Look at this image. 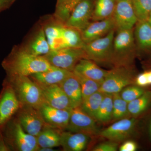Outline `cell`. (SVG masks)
I'll return each instance as SVG.
<instances>
[{
  "label": "cell",
  "instance_id": "cell-39",
  "mask_svg": "<svg viewBox=\"0 0 151 151\" xmlns=\"http://www.w3.org/2000/svg\"><path fill=\"white\" fill-rule=\"evenodd\" d=\"M70 1L71 0H57L55 10L61 8Z\"/></svg>",
  "mask_w": 151,
  "mask_h": 151
},
{
  "label": "cell",
  "instance_id": "cell-25",
  "mask_svg": "<svg viewBox=\"0 0 151 151\" xmlns=\"http://www.w3.org/2000/svg\"><path fill=\"white\" fill-rule=\"evenodd\" d=\"M60 134L51 127H45L36 137L39 147L53 148L60 146Z\"/></svg>",
  "mask_w": 151,
  "mask_h": 151
},
{
  "label": "cell",
  "instance_id": "cell-17",
  "mask_svg": "<svg viewBox=\"0 0 151 151\" xmlns=\"http://www.w3.org/2000/svg\"><path fill=\"white\" fill-rule=\"evenodd\" d=\"M73 71L102 84L108 70L100 68L91 60L83 58L76 64Z\"/></svg>",
  "mask_w": 151,
  "mask_h": 151
},
{
  "label": "cell",
  "instance_id": "cell-18",
  "mask_svg": "<svg viewBox=\"0 0 151 151\" xmlns=\"http://www.w3.org/2000/svg\"><path fill=\"white\" fill-rule=\"evenodd\" d=\"M58 85L67 96L72 109L80 107L83 100L81 87L73 71Z\"/></svg>",
  "mask_w": 151,
  "mask_h": 151
},
{
  "label": "cell",
  "instance_id": "cell-42",
  "mask_svg": "<svg viewBox=\"0 0 151 151\" xmlns=\"http://www.w3.org/2000/svg\"><path fill=\"white\" fill-rule=\"evenodd\" d=\"M149 134L150 139L151 141V120L150 122V126H149Z\"/></svg>",
  "mask_w": 151,
  "mask_h": 151
},
{
  "label": "cell",
  "instance_id": "cell-7",
  "mask_svg": "<svg viewBox=\"0 0 151 151\" xmlns=\"http://www.w3.org/2000/svg\"><path fill=\"white\" fill-rule=\"evenodd\" d=\"M66 129L68 132L81 133L89 137L99 135L100 132L96 120L84 113L79 107L71 110L70 120Z\"/></svg>",
  "mask_w": 151,
  "mask_h": 151
},
{
  "label": "cell",
  "instance_id": "cell-2",
  "mask_svg": "<svg viewBox=\"0 0 151 151\" xmlns=\"http://www.w3.org/2000/svg\"><path fill=\"white\" fill-rule=\"evenodd\" d=\"M117 31L113 40L111 63L115 66H131L136 54L134 30Z\"/></svg>",
  "mask_w": 151,
  "mask_h": 151
},
{
  "label": "cell",
  "instance_id": "cell-32",
  "mask_svg": "<svg viewBox=\"0 0 151 151\" xmlns=\"http://www.w3.org/2000/svg\"><path fill=\"white\" fill-rule=\"evenodd\" d=\"M138 22L147 21L151 11V0H132Z\"/></svg>",
  "mask_w": 151,
  "mask_h": 151
},
{
  "label": "cell",
  "instance_id": "cell-9",
  "mask_svg": "<svg viewBox=\"0 0 151 151\" xmlns=\"http://www.w3.org/2000/svg\"><path fill=\"white\" fill-rule=\"evenodd\" d=\"M94 6V0H81L73 9L64 25L81 32L92 21Z\"/></svg>",
  "mask_w": 151,
  "mask_h": 151
},
{
  "label": "cell",
  "instance_id": "cell-30",
  "mask_svg": "<svg viewBox=\"0 0 151 151\" xmlns=\"http://www.w3.org/2000/svg\"><path fill=\"white\" fill-rule=\"evenodd\" d=\"M128 104L121 97L120 93L113 94V121H118L121 119L130 117L128 108Z\"/></svg>",
  "mask_w": 151,
  "mask_h": 151
},
{
  "label": "cell",
  "instance_id": "cell-34",
  "mask_svg": "<svg viewBox=\"0 0 151 151\" xmlns=\"http://www.w3.org/2000/svg\"><path fill=\"white\" fill-rule=\"evenodd\" d=\"M145 92L142 87L137 85H130L122 89L120 94L121 97L128 103L139 97Z\"/></svg>",
  "mask_w": 151,
  "mask_h": 151
},
{
  "label": "cell",
  "instance_id": "cell-21",
  "mask_svg": "<svg viewBox=\"0 0 151 151\" xmlns=\"http://www.w3.org/2000/svg\"><path fill=\"white\" fill-rule=\"evenodd\" d=\"M24 50L30 54L36 56H43L51 50L45 35L43 27L39 30L25 47H22Z\"/></svg>",
  "mask_w": 151,
  "mask_h": 151
},
{
  "label": "cell",
  "instance_id": "cell-24",
  "mask_svg": "<svg viewBox=\"0 0 151 151\" xmlns=\"http://www.w3.org/2000/svg\"><path fill=\"white\" fill-rule=\"evenodd\" d=\"M116 0H96L91 21L102 20L113 17Z\"/></svg>",
  "mask_w": 151,
  "mask_h": 151
},
{
  "label": "cell",
  "instance_id": "cell-10",
  "mask_svg": "<svg viewBox=\"0 0 151 151\" xmlns=\"http://www.w3.org/2000/svg\"><path fill=\"white\" fill-rule=\"evenodd\" d=\"M113 18L116 31L134 28L138 20L132 0H116Z\"/></svg>",
  "mask_w": 151,
  "mask_h": 151
},
{
  "label": "cell",
  "instance_id": "cell-38",
  "mask_svg": "<svg viewBox=\"0 0 151 151\" xmlns=\"http://www.w3.org/2000/svg\"><path fill=\"white\" fill-rule=\"evenodd\" d=\"M17 0H0V13L9 8Z\"/></svg>",
  "mask_w": 151,
  "mask_h": 151
},
{
  "label": "cell",
  "instance_id": "cell-5",
  "mask_svg": "<svg viewBox=\"0 0 151 151\" xmlns=\"http://www.w3.org/2000/svg\"><path fill=\"white\" fill-rule=\"evenodd\" d=\"M43 56L52 66L72 72L80 60L87 58L83 47H68L50 50Z\"/></svg>",
  "mask_w": 151,
  "mask_h": 151
},
{
  "label": "cell",
  "instance_id": "cell-11",
  "mask_svg": "<svg viewBox=\"0 0 151 151\" xmlns=\"http://www.w3.org/2000/svg\"><path fill=\"white\" fill-rule=\"evenodd\" d=\"M17 121L27 133L36 137L47 127L39 109L26 105L20 111Z\"/></svg>",
  "mask_w": 151,
  "mask_h": 151
},
{
  "label": "cell",
  "instance_id": "cell-16",
  "mask_svg": "<svg viewBox=\"0 0 151 151\" xmlns=\"http://www.w3.org/2000/svg\"><path fill=\"white\" fill-rule=\"evenodd\" d=\"M116 29L113 17L109 18L91 22L81 32V37L84 44L103 37L111 30Z\"/></svg>",
  "mask_w": 151,
  "mask_h": 151
},
{
  "label": "cell",
  "instance_id": "cell-40",
  "mask_svg": "<svg viewBox=\"0 0 151 151\" xmlns=\"http://www.w3.org/2000/svg\"><path fill=\"white\" fill-rule=\"evenodd\" d=\"M147 72V78L148 85H151V70L146 71Z\"/></svg>",
  "mask_w": 151,
  "mask_h": 151
},
{
  "label": "cell",
  "instance_id": "cell-4",
  "mask_svg": "<svg viewBox=\"0 0 151 151\" xmlns=\"http://www.w3.org/2000/svg\"><path fill=\"white\" fill-rule=\"evenodd\" d=\"M135 80L131 66H115L108 70L99 91L104 94L120 93L126 86L133 84Z\"/></svg>",
  "mask_w": 151,
  "mask_h": 151
},
{
  "label": "cell",
  "instance_id": "cell-28",
  "mask_svg": "<svg viewBox=\"0 0 151 151\" xmlns=\"http://www.w3.org/2000/svg\"><path fill=\"white\" fill-rule=\"evenodd\" d=\"M62 40L64 48L83 47L85 44L80 31L65 25L63 29Z\"/></svg>",
  "mask_w": 151,
  "mask_h": 151
},
{
  "label": "cell",
  "instance_id": "cell-13",
  "mask_svg": "<svg viewBox=\"0 0 151 151\" xmlns=\"http://www.w3.org/2000/svg\"><path fill=\"white\" fill-rule=\"evenodd\" d=\"M72 109H57L45 103L39 110L47 127L63 130L68 126Z\"/></svg>",
  "mask_w": 151,
  "mask_h": 151
},
{
  "label": "cell",
  "instance_id": "cell-1",
  "mask_svg": "<svg viewBox=\"0 0 151 151\" xmlns=\"http://www.w3.org/2000/svg\"><path fill=\"white\" fill-rule=\"evenodd\" d=\"M2 65L9 77L30 76L47 70L52 66L43 56L33 55L18 47H14Z\"/></svg>",
  "mask_w": 151,
  "mask_h": 151
},
{
  "label": "cell",
  "instance_id": "cell-26",
  "mask_svg": "<svg viewBox=\"0 0 151 151\" xmlns=\"http://www.w3.org/2000/svg\"><path fill=\"white\" fill-rule=\"evenodd\" d=\"M151 105V91H145L139 97L128 103L130 116L137 117L144 113Z\"/></svg>",
  "mask_w": 151,
  "mask_h": 151
},
{
  "label": "cell",
  "instance_id": "cell-19",
  "mask_svg": "<svg viewBox=\"0 0 151 151\" xmlns=\"http://www.w3.org/2000/svg\"><path fill=\"white\" fill-rule=\"evenodd\" d=\"M72 72L52 65L48 70L35 73L30 76L37 84L45 85L59 84Z\"/></svg>",
  "mask_w": 151,
  "mask_h": 151
},
{
  "label": "cell",
  "instance_id": "cell-23",
  "mask_svg": "<svg viewBox=\"0 0 151 151\" xmlns=\"http://www.w3.org/2000/svg\"><path fill=\"white\" fill-rule=\"evenodd\" d=\"M64 25L63 24L55 20L54 23L43 27L51 50L64 48L62 40V31Z\"/></svg>",
  "mask_w": 151,
  "mask_h": 151
},
{
  "label": "cell",
  "instance_id": "cell-3",
  "mask_svg": "<svg viewBox=\"0 0 151 151\" xmlns=\"http://www.w3.org/2000/svg\"><path fill=\"white\" fill-rule=\"evenodd\" d=\"M9 79L19 101L24 105L39 109L46 103L41 89L29 76H13Z\"/></svg>",
  "mask_w": 151,
  "mask_h": 151
},
{
  "label": "cell",
  "instance_id": "cell-41",
  "mask_svg": "<svg viewBox=\"0 0 151 151\" xmlns=\"http://www.w3.org/2000/svg\"><path fill=\"white\" fill-rule=\"evenodd\" d=\"M38 151H54L52 148H40Z\"/></svg>",
  "mask_w": 151,
  "mask_h": 151
},
{
  "label": "cell",
  "instance_id": "cell-22",
  "mask_svg": "<svg viewBox=\"0 0 151 151\" xmlns=\"http://www.w3.org/2000/svg\"><path fill=\"white\" fill-rule=\"evenodd\" d=\"M134 36L137 45L145 51H151V25L147 21L137 22Z\"/></svg>",
  "mask_w": 151,
  "mask_h": 151
},
{
  "label": "cell",
  "instance_id": "cell-33",
  "mask_svg": "<svg viewBox=\"0 0 151 151\" xmlns=\"http://www.w3.org/2000/svg\"><path fill=\"white\" fill-rule=\"evenodd\" d=\"M81 1L71 0L61 8L56 10L54 14V19L64 24L75 6Z\"/></svg>",
  "mask_w": 151,
  "mask_h": 151
},
{
  "label": "cell",
  "instance_id": "cell-35",
  "mask_svg": "<svg viewBox=\"0 0 151 151\" xmlns=\"http://www.w3.org/2000/svg\"><path fill=\"white\" fill-rule=\"evenodd\" d=\"M118 143L113 141H107L98 144L92 150L94 151H116L118 150Z\"/></svg>",
  "mask_w": 151,
  "mask_h": 151
},
{
  "label": "cell",
  "instance_id": "cell-8",
  "mask_svg": "<svg viewBox=\"0 0 151 151\" xmlns=\"http://www.w3.org/2000/svg\"><path fill=\"white\" fill-rule=\"evenodd\" d=\"M137 124V120L134 117L121 119L100 132L98 135L116 142H123L131 137Z\"/></svg>",
  "mask_w": 151,
  "mask_h": 151
},
{
  "label": "cell",
  "instance_id": "cell-27",
  "mask_svg": "<svg viewBox=\"0 0 151 151\" xmlns=\"http://www.w3.org/2000/svg\"><path fill=\"white\" fill-rule=\"evenodd\" d=\"M104 93L98 91L82 100L80 108L82 111L95 119L104 97Z\"/></svg>",
  "mask_w": 151,
  "mask_h": 151
},
{
  "label": "cell",
  "instance_id": "cell-6",
  "mask_svg": "<svg viewBox=\"0 0 151 151\" xmlns=\"http://www.w3.org/2000/svg\"><path fill=\"white\" fill-rule=\"evenodd\" d=\"M115 31L113 29L105 36L85 44L83 48L87 58L95 62L111 63Z\"/></svg>",
  "mask_w": 151,
  "mask_h": 151
},
{
  "label": "cell",
  "instance_id": "cell-14",
  "mask_svg": "<svg viewBox=\"0 0 151 151\" xmlns=\"http://www.w3.org/2000/svg\"><path fill=\"white\" fill-rule=\"evenodd\" d=\"M19 108V101L12 86L6 85L0 95V127L6 124Z\"/></svg>",
  "mask_w": 151,
  "mask_h": 151
},
{
  "label": "cell",
  "instance_id": "cell-31",
  "mask_svg": "<svg viewBox=\"0 0 151 151\" xmlns=\"http://www.w3.org/2000/svg\"><path fill=\"white\" fill-rule=\"evenodd\" d=\"M73 72L81 86L83 100L99 91L101 85L100 83L84 77L79 73Z\"/></svg>",
  "mask_w": 151,
  "mask_h": 151
},
{
  "label": "cell",
  "instance_id": "cell-29",
  "mask_svg": "<svg viewBox=\"0 0 151 151\" xmlns=\"http://www.w3.org/2000/svg\"><path fill=\"white\" fill-rule=\"evenodd\" d=\"M113 94H104L95 120L100 123H107L113 119Z\"/></svg>",
  "mask_w": 151,
  "mask_h": 151
},
{
  "label": "cell",
  "instance_id": "cell-36",
  "mask_svg": "<svg viewBox=\"0 0 151 151\" xmlns=\"http://www.w3.org/2000/svg\"><path fill=\"white\" fill-rule=\"evenodd\" d=\"M137 143L132 140L125 141L119 147L120 151H135L137 149Z\"/></svg>",
  "mask_w": 151,
  "mask_h": 151
},
{
  "label": "cell",
  "instance_id": "cell-12",
  "mask_svg": "<svg viewBox=\"0 0 151 151\" xmlns=\"http://www.w3.org/2000/svg\"><path fill=\"white\" fill-rule=\"evenodd\" d=\"M8 138L12 146L20 151H38L39 146L35 136L27 133L18 121L11 128Z\"/></svg>",
  "mask_w": 151,
  "mask_h": 151
},
{
  "label": "cell",
  "instance_id": "cell-15",
  "mask_svg": "<svg viewBox=\"0 0 151 151\" xmlns=\"http://www.w3.org/2000/svg\"><path fill=\"white\" fill-rule=\"evenodd\" d=\"M37 84L41 89L47 104L57 109H72L67 96L58 84L45 85Z\"/></svg>",
  "mask_w": 151,
  "mask_h": 151
},
{
  "label": "cell",
  "instance_id": "cell-37",
  "mask_svg": "<svg viewBox=\"0 0 151 151\" xmlns=\"http://www.w3.org/2000/svg\"><path fill=\"white\" fill-rule=\"evenodd\" d=\"M135 81L136 84L140 87L148 86L146 71L139 74L135 79Z\"/></svg>",
  "mask_w": 151,
  "mask_h": 151
},
{
  "label": "cell",
  "instance_id": "cell-43",
  "mask_svg": "<svg viewBox=\"0 0 151 151\" xmlns=\"http://www.w3.org/2000/svg\"><path fill=\"white\" fill-rule=\"evenodd\" d=\"M147 22H148L151 25V11L150 13V15H149L148 19L147 20Z\"/></svg>",
  "mask_w": 151,
  "mask_h": 151
},
{
  "label": "cell",
  "instance_id": "cell-20",
  "mask_svg": "<svg viewBox=\"0 0 151 151\" xmlns=\"http://www.w3.org/2000/svg\"><path fill=\"white\" fill-rule=\"evenodd\" d=\"M90 137L81 133L70 132L60 134V146L64 150L81 151L86 148Z\"/></svg>",
  "mask_w": 151,
  "mask_h": 151
}]
</instances>
